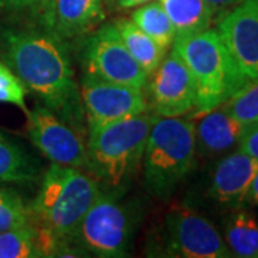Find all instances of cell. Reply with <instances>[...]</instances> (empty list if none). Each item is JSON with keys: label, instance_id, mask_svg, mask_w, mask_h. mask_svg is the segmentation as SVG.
Instances as JSON below:
<instances>
[{"label": "cell", "instance_id": "cell-12", "mask_svg": "<svg viewBox=\"0 0 258 258\" xmlns=\"http://www.w3.org/2000/svg\"><path fill=\"white\" fill-rule=\"evenodd\" d=\"M217 30L241 74L258 81V0H242L224 13Z\"/></svg>", "mask_w": 258, "mask_h": 258}, {"label": "cell", "instance_id": "cell-4", "mask_svg": "<svg viewBox=\"0 0 258 258\" xmlns=\"http://www.w3.org/2000/svg\"><path fill=\"white\" fill-rule=\"evenodd\" d=\"M172 49L192 76L197 93L195 115L220 106L249 82L240 72L217 28L175 36Z\"/></svg>", "mask_w": 258, "mask_h": 258}, {"label": "cell", "instance_id": "cell-1", "mask_svg": "<svg viewBox=\"0 0 258 258\" xmlns=\"http://www.w3.org/2000/svg\"><path fill=\"white\" fill-rule=\"evenodd\" d=\"M68 43L35 23L0 26V57L49 109L85 132L81 88Z\"/></svg>", "mask_w": 258, "mask_h": 258}, {"label": "cell", "instance_id": "cell-27", "mask_svg": "<svg viewBox=\"0 0 258 258\" xmlns=\"http://www.w3.org/2000/svg\"><path fill=\"white\" fill-rule=\"evenodd\" d=\"M210 8L214 10L215 16L221 18L224 13H227L228 10H231L232 8H235L238 3H241L242 0H205Z\"/></svg>", "mask_w": 258, "mask_h": 258}, {"label": "cell", "instance_id": "cell-13", "mask_svg": "<svg viewBox=\"0 0 258 258\" xmlns=\"http://www.w3.org/2000/svg\"><path fill=\"white\" fill-rule=\"evenodd\" d=\"M103 20V0H46L35 25L69 45L99 28Z\"/></svg>", "mask_w": 258, "mask_h": 258}, {"label": "cell", "instance_id": "cell-25", "mask_svg": "<svg viewBox=\"0 0 258 258\" xmlns=\"http://www.w3.org/2000/svg\"><path fill=\"white\" fill-rule=\"evenodd\" d=\"M46 0H0V18L35 23Z\"/></svg>", "mask_w": 258, "mask_h": 258}, {"label": "cell", "instance_id": "cell-26", "mask_svg": "<svg viewBox=\"0 0 258 258\" xmlns=\"http://www.w3.org/2000/svg\"><path fill=\"white\" fill-rule=\"evenodd\" d=\"M238 149L258 159V122L244 126L242 135L238 142Z\"/></svg>", "mask_w": 258, "mask_h": 258}, {"label": "cell", "instance_id": "cell-22", "mask_svg": "<svg viewBox=\"0 0 258 258\" xmlns=\"http://www.w3.org/2000/svg\"><path fill=\"white\" fill-rule=\"evenodd\" d=\"M32 221L30 207L9 186H0V232Z\"/></svg>", "mask_w": 258, "mask_h": 258}, {"label": "cell", "instance_id": "cell-2", "mask_svg": "<svg viewBox=\"0 0 258 258\" xmlns=\"http://www.w3.org/2000/svg\"><path fill=\"white\" fill-rule=\"evenodd\" d=\"M101 192L96 179L81 168L49 166L35 201L29 205L40 257H76V252H83L75 245L74 238Z\"/></svg>", "mask_w": 258, "mask_h": 258}, {"label": "cell", "instance_id": "cell-10", "mask_svg": "<svg viewBox=\"0 0 258 258\" xmlns=\"http://www.w3.org/2000/svg\"><path fill=\"white\" fill-rule=\"evenodd\" d=\"M28 134L32 144L57 165L85 168V132L72 126L43 103L28 111Z\"/></svg>", "mask_w": 258, "mask_h": 258}, {"label": "cell", "instance_id": "cell-20", "mask_svg": "<svg viewBox=\"0 0 258 258\" xmlns=\"http://www.w3.org/2000/svg\"><path fill=\"white\" fill-rule=\"evenodd\" d=\"M131 20L162 47L168 49L172 46L176 32L159 0H152L142 6H138V9L132 12Z\"/></svg>", "mask_w": 258, "mask_h": 258}, {"label": "cell", "instance_id": "cell-23", "mask_svg": "<svg viewBox=\"0 0 258 258\" xmlns=\"http://www.w3.org/2000/svg\"><path fill=\"white\" fill-rule=\"evenodd\" d=\"M225 109L244 126L258 122V81H251L224 102Z\"/></svg>", "mask_w": 258, "mask_h": 258}, {"label": "cell", "instance_id": "cell-18", "mask_svg": "<svg viewBox=\"0 0 258 258\" xmlns=\"http://www.w3.org/2000/svg\"><path fill=\"white\" fill-rule=\"evenodd\" d=\"M171 19L176 36L191 35L211 28L215 13L205 0H159Z\"/></svg>", "mask_w": 258, "mask_h": 258}, {"label": "cell", "instance_id": "cell-29", "mask_svg": "<svg viewBox=\"0 0 258 258\" xmlns=\"http://www.w3.org/2000/svg\"><path fill=\"white\" fill-rule=\"evenodd\" d=\"M149 2H152V0H116V3L122 9H134V8L142 6V5L149 3Z\"/></svg>", "mask_w": 258, "mask_h": 258}, {"label": "cell", "instance_id": "cell-7", "mask_svg": "<svg viewBox=\"0 0 258 258\" xmlns=\"http://www.w3.org/2000/svg\"><path fill=\"white\" fill-rule=\"evenodd\" d=\"M148 255L178 258L232 257L225 241L211 221L188 207L164 215L148 241Z\"/></svg>", "mask_w": 258, "mask_h": 258}, {"label": "cell", "instance_id": "cell-5", "mask_svg": "<svg viewBox=\"0 0 258 258\" xmlns=\"http://www.w3.org/2000/svg\"><path fill=\"white\" fill-rule=\"evenodd\" d=\"M194 119L155 115L144 152V185L149 195L166 201L195 165Z\"/></svg>", "mask_w": 258, "mask_h": 258}, {"label": "cell", "instance_id": "cell-24", "mask_svg": "<svg viewBox=\"0 0 258 258\" xmlns=\"http://www.w3.org/2000/svg\"><path fill=\"white\" fill-rule=\"evenodd\" d=\"M26 86L8 64L0 59V103H10L28 113Z\"/></svg>", "mask_w": 258, "mask_h": 258}, {"label": "cell", "instance_id": "cell-17", "mask_svg": "<svg viewBox=\"0 0 258 258\" xmlns=\"http://www.w3.org/2000/svg\"><path fill=\"white\" fill-rule=\"evenodd\" d=\"M112 23L115 25L129 53L134 56V59L147 72L148 76H151L162 62L166 52L165 47L161 46L145 32H142L131 19H116Z\"/></svg>", "mask_w": 258, "mask_h": 258}, {"label": "cell", "instance_id": "cell-21", "mask_svg": "<svg viewBox=\"0 0 258 258\" xmlns=\"http://www.w3.org/2000/svg\"><path fill=\"white\" fill-rule=\"evenodd\" d=\"M40 258L32 221L0 232V258Z\"/></svg>", "mask_w": 258, "mask_h": 258}, {"label": "cell", "instance_id": "cell-19", "mask_svg": "<svg viewBox=\"0 0 258 258\" xmlns=\"http://www.w3.org/2000/svg\"><path fill=\"white\" fill-rule=\"evenodd\" d=\"M224 235L234 257L258 258V221L251 212L237 208L225 221Z\"/></svg>", "mask_w": 258, "mask_h": 258}, {"label": "cell", "instance_id": "cell-15", "mask_svg": "<svg viewBox=\"0 0 258 258\" xmlns=\"http://www.w3.org/2000/svg\"><path fill=\"white\" fill-rule=\"evenodd\" d=\"M197 152L203 157H218L238 145L244 125L225 109L224 103L211 111L195 115Z\"/></svg>", "mask_w": 258, "mask_h": 258}, {"label": "cell", "instance_id": "cell-3", "mask_svg": "<svg viewBox=\"0 0 258 258\" xmlns=\"http://www.w3.org/2000/svg\"><path fill=\"white\" fill-rule=\"evenodd\" d=\"M155 115L141 113L89 131L86 171L102 191L125 194L144 159Z\"/></svg>", "mask_w": 258, "mask_h": 258}, {"label": "cell", "instance_id": "cell-6", "mask_svg": "<svg viewBox=\"0 0 258 258\" xmlns=\"http://www.w3.org/2000/svg\"><path fill=\"white\" fill-rule=\"evenodd\" d=\"M122 195L102 191L85 214L74 238L83 252L101 258L128 255L139 221V207L125 201Z\"/></svg>", "mask_w": 258, "mask_h": 258}, {"label": "cell", "instance_id": "cell-16", "mask_svg": "<svg viewBox=\"0 0 258 258\" xmlns=\"http://www.w3.org/2000/svg\"><path fill=\"white\" fill-rule=\"evenodd\" d=\"M39 164L28 151L0 132V184L29 185L39 178Z\"/></svg>", "mask_w": 258, "mask_h": 258}, {"label": "cell", "instance_id": "cell-14", "mask_svg": "<svg viewBox=\"0 0 258 258\" xmlns=\"http://www.w3.org/2000/svg\"><path fill=\"white\" fill-rule=\"evenodd\" d=\"M257 171L258 159L240 149L224 157L212 171L210 198L222 207L240 208Z\"/></svg>", "mask_w": 258, "mask_h": 258}, {"label": "cell", "instance_id": "cell-8", "mask_svg": "<svg viewBox=\"0 0 258 258\" xmlns=\"http://www.w3.org/2000/svg\"><path fill=\"white\" fill-rule=\"evenodd\" d=\"M83 74L142 89L149 76L129 53L113 23H103L79 40Z\"/></svg>", "mask_w": 258, "mask_h": 258}, {"label": "cell", "instance_id": "cell-28", "mask_svg": "<svg viewBox=\"0 0 258 258\" xmlns=\"http://www.w3.org/2000/svg\"><path fill=\"white\" fill-rule=\"evenodd\" d=\"M249 204V205H258V171L255 176L252 178V182L249 185L248 192H247V197H245V203Z\"/></svg>", "mask_w": 258, "mask_h": 258}, {"label": "cell", "instance_id": "cell-9", "mask_svg": "<svg viewBox=\"0 0 258 258\" xmlns=\"http://www.w3.org/2000/svg\"><path fill=\"white\" fill-rule=\"evenodd\" d=\"M79 88L89 131L149 111L147 95L139 88L102 81L88 74H83Z\"/></svg>", "mask_w": 258, "mask_h": 258}, {"label": "cell", "instance_id": "cell-11", "mask_svg": "<svg viewBox=\"0 0 258 258\" xmlns=\"http://www.w3.org/2000/svg\"><path fill=\"white\" fill-rule=\"evenodd\" d=\"M148 103L158 116H182L197 108L194 79L181 56L171 49L151 74Z\"/></svg>", "mask_w": 258, "mask_h": 258}]
</instances>
